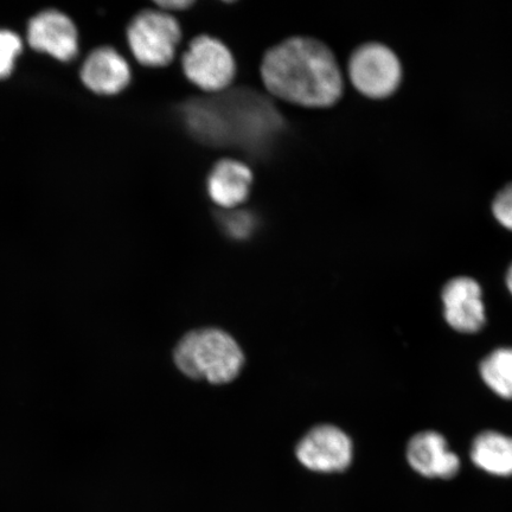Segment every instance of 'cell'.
Instances as JSON below:
<instances>
[{
	"instance_id": "cell-16",
	"label": "cell",
	"mask_w": 512,
	"mask_h": 512,
	"mask_svg": "<svg viewBox=\"0 0 512 512\" xmlns=\"http://www.w3.org/2000/svg\"><path fill=\"white\" fill-rule=\"evenodd\" d=\"M223 227L235 239H246L255 228L254 217L246 211H233L223 216Z\"/></svg>"
},
{
	"instance_id": "cell-7",
	"label": "cell",
	"mask_w": 512,
	"mask_h": 512,
	"mask_svg": "<svg viewBox=\"0 0 512 512\" xmlns=\"http://www.w3.org/2000/svg\"><path fill=\"white\" fill-rule=\"evenodd\" d=\"M299 463L316 473H339L352 462V443L347 434L335 426H318L306 434L297 446Z\"/></svg>"
},
{
	"instance_id": "cell-11",
	"label": "cell",
	"mask_w": 512,
	"mask_h": 512,
	"mask_svg": "<svg viewBox=\"0 0 512 512\" xmlns=\"http://www.w3.org/2000/svg\"><path fill=\"white\" fill-rule=\"evenodd\" d=\"M81 79L94 93L113 95L131 82L128 63L112 48H100L89 55L81 70Z\"/></svg>"
},
{
	"instance_id": "cell-8",
	"label": "cell",
	"mask_w": 512,
	"mask_h": 512,
	"mask_svg": "<svg viewBox=\"0 0 512 512\" xmlns=\"http://www.w3.org/2000/svg\"><path fill=\"white\" fill-rule=\"evenodd\" d=\"M444 316L453 330L475 334L485 324V305L482 287L469 277L454 278L445 285L443 293Z\"/></svg>"
},
{
	"instance_id": "cell-15",
	"label": "cell",
	"mask_w": 512,
	"mask_h": 512,
	"mask_svg": "<svg viewBox=\"0 0 512 512\" xmlns=\"http://www.w3.org/2000/svg\"><path fill=\"white\" fill-rule=\"evenodd\" d=\"M22 41L15 32L0 30V79L8 78L22 51Z\"/></svg>"
},
{
	"instance_id": "cell-9",
	"label": "cell",
	"mask_w": 512,
	"mask_h": 512,
	"mask_svg": "<svg viewBox=\"0 0 512 512\" xmlns=\"http://www.w3.org/2000/svg\"><path fill=\"white\" fill-rule=\"evenodd\" d=\"M28 40L35 50L63 62L73 60L78 55V31L74 23L59 11H44L32 18Z\"/></svg>"
},
{
	"instance_id": "cell-6",
	"label": "cell",
	"mask_w": 512,
	"mask_h": 512,
	"mask_svg": "<svg viewBox=\"0 0 512 512\" xmlns=\"http://www.w3.org/2000/svg\"><path fill=\"white\" fill-rule=\"evenodd\" d=\"M182 66L187 79L208 93L226 91L236 75L233 54L220 40L206 35L191 41Z\"/></svg>"
},
{
	"instance_id": "cell-2",
	"label": "cell",
	"mask_w": 512,
	"mask_h": 512,
	"mask_svg": "<svg viewBox=\"0 0 512 512\" xmlns=\"http://www.w3.org/2000/svg\"><path fill=\"white\" fill-rule=\"evenodd\" d=\"M184 123L201 143L239 146L262 152L283 130L284 121L270 101L249 89H239L213 99L188 102Z\"/></svg>"
},
{
	"instance_id": "cell-4",
	"label": "cell",
	"mask_w": 512,
	"mask_h": 512,
	"mask_svg": "<svg viewBox=\"0 0 512 512\" xmlns=\"http://www.w3.org/2000/svg\"><path fill=\"white\" fill-rule=\"evenodd\" d=\"M127 40L139 63L146 67H165L175 59L182 30L166 12L147 10L133 18Z\"/></svg>"
},
{
	"instance_id": "cell-13",
	"label": "cell",
	"mask_w": 512,
	"mask_h": 512,
	"mask_svg": "<svg viewBox=\"0 0 512 512\" xmlns=\"http://www.w3.org/2000/svg\"><path fill=\"white\" fill-rule=\"evenodd\" d=\"M471 459L490 475L512 476V438L495 431L480 433L473 441Z\"/></svg>"
},
{
	"instance_id": "cell-12",
	"label": "cell",
	"mask_w": 512,
	"mask_h": 512,
	"mask_svg": "<svg viewBox=\"0 0 512 512\" xmlns=\"http://www.w3.org/2000/svg\"><path fill=\"white\" fill-rule=\"evenodd\" d=\"M252 170L235 159H223L216 163L208 177L211 200L223 209H235L245 203L251 194Z\"/></svg>"
},
{
	"instance_id": "cell-1",
	"label": "cell",
	"mask_w": 512,
	"mask_h": 512,
	"mask_svg": "<svg viewBox=\"0 0 512 512\" xmlns=\"http://www.w3.org/2000/svg\"><path fill=\"white\" fill-rule=\"evenodd\" d=\"M261 79L278 99L310 108L334 106L344 89L335 55L322 42L307 37H293L268 50Z\"/></svg>"
},
{
	"instance_id": "cell-14",
	"label": "cell",
	"mask_w": 512,
	"mask_h": 512,
	"mask_svg": "<svg viewBox=\"0 0 512 512\" xmlns=\"http://www.w3.org/2000/svg\"><path fill=\"white\" fill-rule=\"evenodd\" d=\"M482 380L499 398L512 399V348L492 351L479 368Z\"/></svg>"
},
{
	"instance_id": "cell-17",
	"label": "cell",
	"mask_w": 512,
	"mask_h": 512,
	"mask_svg": "<svg viewBox=\"0 0 512 512\" xmlns=\"http://www.w3.org/2000/svg\"><path fill=\"white\" fill-rule=\"evenodd\" d=\"M492 213L504 228L512 230V183L498 192L492 204Z\"/></svg>"
},
{
	"instance_id": "cell-18",
	"label": "cell",
	"mask_w": 512,
	"mask_h": 512,
	"mask_svg": "<svg viewBox=\"0 0 512 512\" xmlns=\"http://www.w3.org/2000/svg\"><path fill=\"white\" fill-rule=\"evenodd\" d=\"M157 5L160 9L164 11H177V10H187L191 8L194 3L192 2H185V0H182V2H158Z\"/></svg>"
},
{
	"instance_id": "cell-19",
	"label": "cell",
	"mask_w": 512,
	"mask_h": 512,
	"mask_svg": "<svg viewBox=\"0 0 512 512\" xmlns=\"http://www.w3.org/2000/svg\"><path fill=\"white\" fill-rule=\"evenodd\" d=\"M505 280H507L508 290L510 291L511 296H512V264L509 267V270L507 273V279H505Z\"/></svg>"
},
{
	"instance_id": "cell-5",
	"label": "cell",
	"mask_w": 512,
	"mask_h": 512,
	"mask_svg": "<svg viewBox=\"0 0 512 512\" xmlns=\"http://www.w3.org/2000/svg\"><path fill=\"white\" fill-rule=\"evenodd\" d=\"M348 70L352 85L371 99L392 95L402 79L398 56L381 43H368L357 48L350 57Z\"/></svg>"
},
{
	"instance_id": "cell-10",
	"label": "cell",
	"mask_w": 512,
	"mask_h": 512,
	"mask_svg": "<svg viewBox=\"0 0 512 512\" xmlns=\"http://www.w3.org/2000/svg\"><path fill=\"white\" fill-rule=\"evenodd\" d=\"M409 465L427 478L450 479L460 469V459L450 450L444 435L438 432H421L409 441L407 447Z\"/></svg>"
},
{
	"instance_id": "cell-3",
	"label": "cell",
	"mask_w": 512,
	"mask_h": 512,
	"mask_svg": "<svg viewBox=\"0 0 512 512\" xmlns=\"http://www.w3.org/2000/svg\"><path fill=\"white\" fill-rule=\"evenodd\" d=\"M174 356L183 374L213 384L235 380L245 363L235 339L217 329L190 332L178 343Z\"/></svg>"
}]
</instances>
